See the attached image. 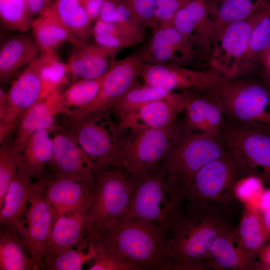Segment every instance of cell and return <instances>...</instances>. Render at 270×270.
I'll return each instance as SVG.
<instances>
[{
  "instance_id": "7dc6e473",
  "label": "cell",
  "mask_w": 270,
  "mask_h": 270,
  "mask_svg": "<svg viewBox=\"0 0 270 270\" xmlns=\"http://www.w3.org/2000/svg\"><path fill=\"white\" fill-rule=\"evenodd\" d=\"M24 0L33 18L50 6L53 2L52 0Z\"/></svg>"
},
{
  "instance_id": "7bdbcfd3",
  "label": "cell",
  "mask_w": 270,
  "mask_h": 270,
  "mask_svg": "<svg viewBox=\"0 0 270 270\" xmlns=\"http://www.w3.org/2000/svg\"><path fill=\"white\" fill-rule=\"evenodd\" d=\"M116 24L132 36L138 44L144 39L146 28L140 22L122 0L117 2Z\"/></svg>"
},
{
  "instance_id": "3957f363",
  "label": "cell",
  "mask_w": 270,
  "mask_h": 270,
  "mask_svg": "<svg viewBox=\"0 0 270 270\" xmlns=\"http://www.w3.org/2000/svg\"><path fill=\"white\" fill-rule=\"evenodd\" d=\"M212 90L228 122L270 131V86L258 76L223 78Z\"/></svg>"
},
{
  "instance_id": "f35d334b",
  "label": "cell",
  "mask_w": 270,
  "mask_h": 270,
  "mask_svg": "<svg viewBox=\"0 0 270 270\" xmlns=\"http://www.w3.org/2000/svg\"><path fill=\"white\" fill-rule=\"evenodd\" d=\"M0 20L5 28L25 33L31 28L33 18L24 0H0Z\"/></svg>"
},
{
  "instance_id": "1f68e13d",
  "label": "cell",
  "mask_w": 270,
  "mask_h": 270,
  "mask_svg": "<svg viewBox=\"0 0 270 270\" xmlns=\"http://www.w3.org/2000/svg\"><path fill=\"white\" fill-rule=\"evenodd\" d=\"M18 232L0 229V270H36Z\"/></svg>"
},
{
  "instance_id": "f6af8a7d",
  "label": "cell",
  "mask_w": 270,
  "mask_h": 270,
  "mask_svg": "<svg viewBox=\"0 0 270 270\" xmlns=\"http://www.w3.org/2000/svg\"><path fill=\"white\" fill-rule=\"evenodd\" d=\"M155 20L157 25L172 24L179 10L190 0H154Z\"/></svg>"
},
{
  "instance_id": "603a6c76",
  "label": "cell",
  "mask_w": 270,
  "mask_h": 270,
  "mask_svg": "<svg viewBox=\"0 0 270 270\" xmlns=\"http://www.w3.org/2000/svg\"><path fill=\"white\" fill-rule=\"evenodd\" d=\"M214 270H259L258 263L249 256L238 243L236 228L226 222L212 244L204 261Z\"/></svg>"
},
{
  "instance_id": "836d02e7",
  "label": "cell",
  "mask_w": 270,
  "mask_h": 270,
  "mask_svg": "<svg viewBox=\"0 0 270 270\" xmlns=\"http://www.w3.org/2000/svg\"><path fill=\"white\" fill-rule=\"evenodd\" d=\"M270 50V8L266 10L254 26L242 76L256 74Z\"/></svg>"
},
{
  "instance_id": "484cf974",
  "label": "cell",
  "mask_w": 270,
  "mask_h": 270,
  "mask_svg": "<svg viewBox=\"0 0 270 270\" xmlns=\"http://www.w3.org/2000/svg\"><path fill=\"white\" fill-rule=\"evenodd\" d=\"M34 184L31 177L18 170L0 205V229L19 232Z\"/></svg>"
},
{
  "instance_id": "ffe728a7",
  "label": "cell",
  "mask_w": 270,
  "mask_h": 270,
  "mask_svg": "<svg viewBox=\"0 0 270 270\" xmlns=\"http://www.w3.org/2000/svg\"><path fill=\"white\" fill-rule=\"evenodd\" d=\"M60 89L40 100L22 116L8 138L9 147L16 154L34 132L51 128L57 124L60 114Z\"/></svg>"
},
{
  "instance_id": "ab89813d",
  "label": "cell",
  "mask_w": 270,
  "mask_h": 270,
  "mask_svg": "<svg viewBox=\"0 0 270 270\" xmlns=\"http://www.w3.org/2000/svg\"><path fill=\"white\" fill-rule=\"evenodd\" d=\"M264 182L259 176L254 174L246 176L236 182L234 194L244 208L258 210V204L265 188Z\"/></svg>"
},
{
  "instance_id": "f907efd6",
  "label": "cell",
  "mask_w": 270,
  "mask_h": 270,
  "mask_svg": "<svg viewBox=\"0 0 270 270\" xmlns=\"http://www.w3.org/2000/svg\"><path fill=\"white\" fill-rule=\"evenodd\" d=\"M256 74L270 85V50Z\"/></svg>"
},
{
  "instance_id": "5bb4252c",
  "label": "cell",
  "mask_w": 270,
  "mask_h": 270,
  "mask_svg": "<svg viewBox=\"0 0 270 270\" xmlns=\"http://www.w3.org/2000/svg\"><path fill=\"white\" fill-rule=\"evenodd\" d=\"M50 178L42 174L34 182L19 234L25 242L37 270H45L44 260L52 218L45 196Z\"/></svg>"
},
{
  "instance_id": "8fae6325",
  "label": "cell",
  "mask_w": 270,
  "mask_h": 270,
  "mask_svg": "<svg viewBox=\"0 0 270 270\" xmlns=\"http://www.w3.org/2000/svg\"><path fill=\"white\" fill-rule=\"evenodd\" d=\"M268 8L246 20L228 24L216 32L212 47V70L224 78L242 76L254 26Z\"/></svg>"
},
{
  "instance_id": "6da1fadb",
  "label": "cell",
  "mask_w": 270,
  "mask_h": 270,
  "mask_svg": "<svg viewBox=\"0 0 270 270\" xmlns=\"http://www.w3.org/2000/svg\"><path fill=\"white\" fill-rule=\"evenodd\" d=\"M95 238L136 270L173 267L170 237L162 228L148 220L124 216Z\"/></svg>"
},
{
  "instance_id": "c3c4849f",
  "label": "cell",
  "mask_w": 270,
  "mask_h": 270,
  "mask_svg": "<svg viewBox=\"0 0 270 270\" xmlns=\"http://www.w3.org/2000/svg\"><path fill=\"white\" fill-rule=\"evenodd\" d=\"M104 0H82V4L92 22L98 18Z\"/></svg>"
},
{
  "instance_id": "4316f807",
  "label": "cell",
  "mask_w": 270,
  "mask_h": 270,
  "mask_svg": "<svg viewBox=\"0 0 270 270\" xmlns=\"http://www.w3.org/2000/svg\"><path fill=\"white\" fill-rule=\"evenodd\" d=\"M40 52L32 34L20 33L8 40L0 50V81L6 85L22 67Z\"/></svg>"
},
{
  "instance_id": "4fadbf2b",
  "label": "cell",
  "mask_w": 270,
  "mask_h": 270,
  "mask_svg": "<svg viewBox=\"0 0 270 270\" xmlns=\"http://www.w3.org/2000/svg\"><path fill=\"white\" fill-rule=\"evenodd\" d=\"M222 138L227 150L270 187V131L228 122Z\"/></svg>"
},
{
  "instance_id": "7402d4cb",
  "label": "cell",
  "mask_w": 270,
  "mask_h": 270,
  "mask_svg": "<svg viewBox=\"0 0 270 270\" xmlns=\"http://www.w3.org/2000/svg\"><path fill=\"white\" fill-rule=\"evenodd\" d=\"M88 202L82 208L64 214L52 222L44 265L56 255L76 247L86 240L88 234Z\"/></svg>"
},
{
  "instance_id": "d590c367",
  "label": "cell",
  "mask_w": 270,
  "mask_h": 270,
  "mask_svg": "<svg viewBox=\"0 0 270 270\" xmlns=\"http://www.w3.org/2000/svg\"><path fill=\"white\" fill-rule=\"evenodd\" d=\"M42 92L40 100L60 89L70 78L67 63L62 62L56 52L39 54Z\"/></svg>"
},
{
  "instance_id": "b9f144b4",
  "label": "cell",
  "mask_w": 270,
  "mask_h": 270,
  "mask_svg": "<svg viewBox=\"0 0 270 270\" xmlns=\"http://www.w3.org/2000/svg\"><path fill=\"white\" fill-rule=\"evenodd\" d=\"M0 144V205L18 172L15 155L10 150L8 142L4 141Z\"/></svg>"
},
{
  "instance_id": "2e32d148",
  "label": "cell",
  "mask_w": 270,
  "mask_h": 270,
  "mask_svg": "<svg viewBox=\"0 0 270 270\" xmlns=\"http://www.w3.org/2000/svg\"><path fill=\"white\" fill-rule=\"evenodd\" d=\"M223 78L210 70H198L170 64L144 63L140 80L145 84L160 87L172 92L212 88Z\"/></svg>"
},
{
  "instance_id": "52a82bcc",
  "label": "cell",
  "mask_w": 270,
  "mask_h": 270,
  "mask_svg": "<svg viewBox=\"0 0 270 270\" xmlns=\"http://www.w3.org/2000/svg\"><path fill=\"white\" fill-rule=\"evenodd\" d=\"M250 174L242 162L228 150L196 174L186 194V204L228 214L236 200L234 194L236 182Z\"/></svg>"
},
{
  "instance_id": "9c48e42d",
  "label": "cell",
  "mask_w": 270,
  "mask_h": 270,
  "mask_svg": "<svg viewBox=\"0 0 270 270\" xmlns=\"http://www.w3.org/2000/svg\"><path fill=\"white\" fill-rule=\"evenodd\" d=\"M144 63L210 69V54L177 30L172 24L152 30L148 42L138 50Z\"/></svg>"
},
{
  "instance_id": "44dd1931",
  "label": "cell",
  "mask_w": 270,
  "mask_h": 270,
  "mask_svg": "<svg viewBox=\"0 0 270 270\" xmlns=\"http://www.w3.org/2000/svg\"><path fill=\"white\" fill-rule=\"evenodd\" d=\"M172 24L195 44L212 52L216 27L204 0H190L177 12Z\"/></svg>"
},
{
  "instance_id": "60d3db41",
  "label": "cell",
  "mask_w": 270,
  "mask_h": 270,
  "mask_svg": "<svg viewBox=\"0 0 270 270\" xmlns=\"http://www.w3.org/2000/svg\"><path fill=\"white\" fill-rule=\"evenodd\" d=\"M91 241L96 254L88 270H136V268L120 257L108 250L96 238Z\"/></svg>"
},
{
  "instance_id": "83f0119b",
  "label": "cell",
  "mask_w": 270,
  "mask_h": 270,
  "mask_svg": "<svg viewBox=\"0 0 270 270\" xmlns=\"http://www.w3.org/2000/svg\"><path fill=\"white\" fill-rule=\"evenodd\" d=\"M30 29L40 53L56 52V50L66 42L72 45L83 43L58 18L52 6L33 18Z\"/></svg>"
},
{
  "instance_id": "ba28073f",
  "label": "cell",
  "mask_w": 270,
  "mask_h": 270,
  "mask_svg": "<svg viewBox=\"0 0 270 270\" xmlns=\"http://www.w3.org/2000/svg\"><path fill=\"white\" fill-rule=\"evenodd\" d=\"M228 216L220 210L185 204L184 213L172 232V270L186 264H205Z\"/></svg>"
},
{
  "instance_id": "681fc988",
  "label": "cell",
  "mask_w": 270,
  "mask_h": 270,
  "mask_svg": "<svg viewBox=\"0 0 270 270\" xmlns=\"http://www.w3.org/2000/svg\"><path fill=\"white\" fill-rule=\"evenodd\" d=\"M257 260L259 270H270V240L266 242L260 250Z\"/></svg>"
},
{
  "instance_id": "ac0fdd59",
  "label": "cell",
  "mask_w": 270,
  "mask_h": 270,
  "mask_svg": "<svg viewBox=\"0 0 270 270\" xmlns=\"http://www.w3.org/2000/svg\"><path fill=\"white\" fill-rule=\"evenodd\" d=\"M144 63L138 50L124 58L114 60L104 76L96 98L82 113L111 110L120 97L140 84L139 80Z\"/></svg>"
},
{
  "instance_id": "d6986e66",
  "label": "cell",
  "mask_w": 270,
  "mask_h": 270,
  "mask_svg": "<svg viewBox=\"0 0 270 270\" xmlns=\"http://www.w3.org/2000/svg\"><path fill=\"white\" fill-rule=\"evenodd\" d=\"M188 90L174 92L170 96L153 101L138 110L119 118L122 132L138 128H159L176 122L183 114Z\"/></svg>"
},
{
  "instance_id": "ee69618b",
  "label": "cell",
  "mask_w": 270,
  "mask_h": 270,
  "mask_svg": "<svg viewBox=\"0 0 270 270\" xmlns=\"http://www.w3.org/2000/svg\"><path fill=\"white\" fill-rule=\"evenodd\" d=\"M140 22L146 28L152 30L158 25L156 22L154 0H122Z\"/></svg>"
},
{
  "instance_id": "cb8c5ba5",
  "label": "cell",
  "mask_w": 270,
  "mask_h": 270,
  "mask_svg": "<svg viewBox=\"0 0 270 270\" xmlns=\"http://www.w3.org/2000/svg\"><path fill=\"white\" fill-rule=\"evenodd\" d=\"M93 184L94 178L78 181L54 175V178H50L45 196L52 222L64 214L85 206L89 200Z\"/></svg>"
},
{
  "instance_id": "816d5d0a",
  "label": "cell",
  "mask_w": 270,
  "mask_h": 270,
  "mask_svg": "<svg viewBox=\"0 0 270 270\" xmlns=\"http://www.w3.org/2000/svg\"><path fill=\"white\" fill-rule=\"evenodd\" d=\"M270 208V187L265 188L260 198L258 211L262 212Z\"/></svg>"
},
{
  "instance_id": "f5cc1de1",
  "label": "cell",
  "mask_w": 270,
  "mask_h": 270,
  "mask_svg": "<svg viewBox=\"0 0 270 270\" xmlns=\"http://www.w3.org/2000/svg\"><path fill=\"white\" fill-rule=\"evenodd\" d=\"M264 226L270 236V208L260 213Z\"/></svg>"
},
{
  "instance_id": "4dcf8cb0",
  "label": "cell",
  "mask_w": 270,
  "mask_h": 270,
  "mask_svg": "<svg viewBox=\"0 0 270 270\" xmlns=\"http://www.w3.org/2000/svg\"><path fill=\"white\" fill-rule=\"evenodd\" d=\"M236 234L240 248L255 260L260 248L270 240L260 213L248 208H244Z\"/></svg>"
},
{
  "instance_id": "277c9868",
  "label": "cell",
  "mask_w": 270,
  "mask_h": 270,
  "mask_svg": "<svg viewBox=\"0 0 270 270\" xmlns=\"http://www.w3.org/2000/svg\"><path fill=\"white\" fill-rule=\"evenodd\" d=\"M112 114L111 110H100L60 114L57 119V124L74 137L96 170L108 166L120 168L118 154L123 132Z\"/></svg>"
},
{
  "instance_id": "7a4b0ae2",
  "label": "cell",
  "mask_w": 270,
  "mask_h": 270,
  "mask_svg": "<svg viewBox=\"0 0 270 270\" xmlns=\"http://www.w3.org/2000/svg\"><path fill=\"white\" fill-rule=\"evenodd\" d=\"M166 160L134 179V188L126 216L148 220L168 234L176 228L184 213L185 196L168 176Z\"/></svg>"
},
{
  "instance_id": "74e56055",
  "label": "cell",
  "mask_w": 270,
  "mask_h": 270,
  "mask_svg": "<svg viewBox=\"0 0 270 270\" xmlns=\"http://www.w3.org/2000/svg\"><path fill=\"white\" fill-rule=\"evenodd\" d=\"M96 254V248L91 241L82 242L75 248L56 255L44 264L45 270H80L83 264L94 260Z\"/></svg>"
},
{
  "instance_id": "bcb514c9",
  "label": "cell",
  "mask_w": 270,
  "mask_h": 270,
  "mask_svg": "<svg viewBox=\"0 0 270 270\" xmlns=\"http://www.w3.org/2000/svg\"><path fill=\"white\" fill-rule=\"evenodd\" d=\"M118 0H104L98 18L104 22H116Z\"/></svg>"
},
{
  "instance_id": "7c38bea8",
  "label": "cell",
  "mask_w": 270,
  "mask_h": 270,
  "mask_svg": "<svg viewBox=\"0 0 270 270\" xmlns=\"http://www.w3.org/2000/svg\"><path fill=\"white\" fill-rule=\"evenodd\" d=\"M42 82L39 55L11 82L0 89V140L12 133L23 114L40 100Z\"/></svg>"
},
{
  "instance_id": "8992f818",
  "label": "cell",
  "mask_w": 270,
  "mask_h": 270,
  "mask_svg": "<svg viewBox=\"0 0 270 270\" xmlns=\"http://www.w3.org/2000/svg\"><path fill=\"white\" fill-rule=\"evenodd\" d=\"M122 134L118 154L120 168L136 179L166 160L184 133L182 122L163 128L128 130Z\"/></svg>"
},
{
  "instance_id": "d4e9b609",
  "label": "cell",
  "mask_w": 270,
  "mask_h": 270,
  "mask_svg": "<svg viewBox=\"0 0 270 270\" xmlns=\"http://www.w3.org/2000/svg\"><path fill=\"white\" fill-rule=\"evenodd\" d=\"M118 54L96 43L72 45L66 62L72 83L103 76L110 68Z\"/></svg>"
},
{
  "instance_id": "5b68a950",
  "label": "cell",
  "mask_w": 270,
  "mask_h": 270,
  "mask_svg": "<svg viewBox=\"0 0 270 270\" xmlns=\"http://www.w3.org/2000/svg\"><path fill=\"white\" fill-rule=\"evenodd\" d=\"M88 210V242L114 222L126 215L134 180L120 168L108 166L96 170Z\"/></svg>"
},
{
  "instance_id": "db71d44e",
  "label": "cell",
  "mask_w": 270,
  "mask_h": 270,
  "mask_svg": "<svg viewBox=\"0 0 270 270\" xmlns=\"http://www.w3.org/2000/svg\"><path fill=\"white\" fill-rule=\"evenodd\" d=\"M222 0H204L206 4H214L221 1Z\"/></svg>"
},
{
  "instance_id": "11a10c76",
  "label": "cell",
  "mask_w": 270,
  "mask_h": 270,
  "mask_svg": "<svg viewBox=\"0 0 270 270\" xmlns=\"http://www.w3.org/2000/svg\"><path fill=\"white\" fill-rule=\"evenodd\" d=\"M270 86V84H268Z\"/></svg>"
},
{
  "instance_id": "30bf717a",
  "label": "cell",
  "mask_w": 270,
  "mask_h": 270,
  "mask_svg": "<svg viewBox=\"0 0 270 270\" xmlns=\"http://www.w3.org/2000/svg\"><path fill=\"white\" fill-rule=\"evenodd\" d=\"M228 152L222 137L183 133L166 160V174L186 198L196 174Z\"/></svg>"
},
{
  "instance_id": "f1b7e54d",
  "label": "cell",
  "mask_w": 270,
  "mask_h": 270,
  "mask_svg": "<svg viewBox=\"0 0 270 270\" xmlns=\"http://www.w3.org/2000/svg\"><path fill=\"white\" fill-rule=\"evenodd\" d=\"M56 126L38 130L28 138L21 150L14 154L18 170L32 178L38 179L42 174L52 157V132Z\"/></svg>"
},
{
  "instance_id": "d6a6232c",
  "label": "cell",
  "mask_w": 270,
  "mask_h": 270,
  "mask_svg": "<svg viewBox=\"0 0 270 270\" xmlns=\"http://www.w3.org/2000/svg\"><path fill=\"white\" fill-rule=\"evenodd\" d=\"M104 76L72 82L60 93V114H76L86 111L96 98Z\"/></svg>"
},
{
  "instance_id": "9a60e30c",
  "label": "cell",
  "mask_w": 270,
  "mask_h": 270,
  "mask_svg": "<svg viewBox=\"0 0 270 270\" xmlns=\"http://www.w3.org/2000/svg\"><path fill=\"white\" fill-rule=\"evenodd\" d=\"M212 88L188 90L182 122L184 133L222 137L228 120Z\"/></svg>"
},
{
  "instance_id": "f546056e",
  "label": "cell",
  "mask_w": 270,
  "mask_h": 270,
  "mask_svg": "<svg viewBox=\"0 0 270 270\" xmlns=\"http://www.w3.org/2000/svg\"><path fill=\"white\" fill-rule=\"evenodd\" d=\"M206 5L217 32L228 24L246 20L270 8V0H222Z\"/></svg>"
},
{
  "instance_id": "e575fe53",
  "label": "cell",
  "mask_w": 270,
  "mask_h": 270,
  "mask_svg": "<svg viewBox=\"0 0 270 270\" xmlns=\"http://www.w3.org/2000/svg\"><path fill=\"white\" fill-rule=\"evenodd\" d=\"M174 93L164 88L140 84L120 97L114 104L111 111L112 114L120 118L138 110L150 102L168 98Z\"/></svg>"
},
{
  "instance_id": "8d00e7d4",
  "label": "cell",
  "mask_w": 270,
  "mask_h": 270,
  "mask_svg": "<svg viewBox=\"0 0 270 270\" xmlns=\"http://www.w3.org/2000/svg\"><path fill=\"white\" fill-rule=\"evenodd\" d=\"M92 38L98 45L118 52L138 44L116 22H104L98 18L92 26Z\"/></svg>"
},
{
  "instance_id": "e0dca14e",
  "label": "cell",
  "mask_w": 270,
  "mask_h": 270,
  "mask_svg": "<svg viewBox=\"0 0 270 270\" xmlns=\"http://www.w3.org/2000/svg\"><path fill=\"white\" fill-rule=\"evenodd\" d=\"M52 139L48 164L54 176L78 181L93 178L94 166L70 132L57 124L52 132Z\"/></svg>"
}]
</instances>
